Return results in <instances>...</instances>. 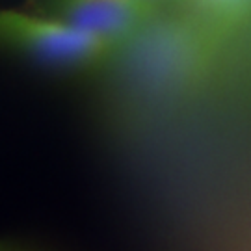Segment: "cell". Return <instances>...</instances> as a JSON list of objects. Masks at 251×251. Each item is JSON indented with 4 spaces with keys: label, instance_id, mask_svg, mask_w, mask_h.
Instances as JSON below:
<instances>
[{
    "label": "cell",
    "instance_id": "3957f363",
    "mask_svg": "<svg viewBox=\"0 0 251 251\" xmlns=\"http://www.w3.org/2000/svg\"><path fill=\"white\" fill-rule=\"evenodd\" d=\"M203 2L216 13L224 17H231L233 13H238L250 0H203Z\"/></svg>",
    "mask_w": 251,
    "mask_h": 251
},
{
    "label": "cell",
    "instance_id": "277c9868",
    "mask_svg": "<svg viewBox=\"0 0 251 251\" xmlns=\"http://www.w3.org/2000/svg\"><path fill=\"white\" fill-rule=\"evenodd\" d=\"M0 251H34V250L25 248V246H19L15 242H2L0 240Z\"/></svg>",
    "mask_w": 251,
    "mask_h": 251
},
{
    "label": "cell",
    "instance_id": "5b68a950",
    "mask_svg": "<svg viewBox=\"0 0 251 251\" xmlns=\"http://www.w3.org/2000/svg\"><path fill=\"white\" fill-rule=\"evenodd\" d=\"M145 2H149V4H152V2H154V0H145Z\"/></svg>",
    "mask_w": 251,
    "mask_h": 251
},
{
    "label": "cell",
    "instance_id": "7a4b0ae2",
    "mask_svg": "<svg viewBox=\"0 0 251 251\" xmlns=\"http://www.w3.org/2000/svg\"><path fill=\"white\" fill-rule=\"evenodd\" d=\"M47 11L117 49L142 32L151 17V4L145 0H54Z\"/></svg>",
    "mask_w": 251,
    "mask_h": 251
},
{
    "label": "cell",
    "instance_id": "6da1fadb",
    "mask_svg": "<svg viewBox=\"0 0 251 251\" xmlns=\"http://www.w3.org/2000/svg\"><path fill=\"white\" fill-rule=\"evenodd\" d=\"M0 52L52 73L99 67L116 52L50 11L0 8Z\"/></svg>",
    "mask_w": 251,
    "mask_h": 251
}]
</instances>
